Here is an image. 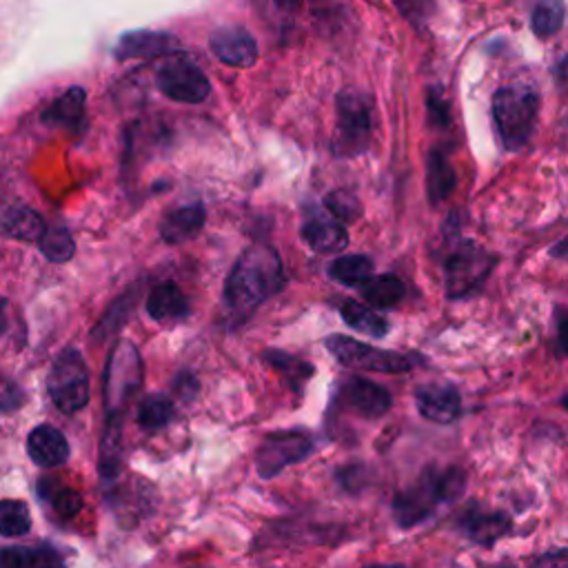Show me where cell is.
Listing matches in <instances>:
<instances>
[{
  "mask_svg": "<svg viewBox=\"0 0 568 568\" xmlns=\"http://www.w3.org/2000/svg\"><path fill=\"white\" fill-rule=\"evenodd\" d=\"M176 416L174 402L167 395H147L140 407H138V425L147 433H155L160 429H165Z\"/></svg>",
  "mask_w": 568,
  "mask_h": 568,
  "instance_id": "obj_25",
  "label": "cell"
},
{
  "mask_svg": "<svg viewBox=\"0 0 568 568\" xmlns=\"http://www.w3.org/2000/svg\"><path fill=\"white\" fill-rule=\"evenodd\" d=\"M85 101L88 94L80 88L67 90L60 98H56L49 109L43 114V123L54 125V127H67V129H78L85 120Z\"/></svg>",
  "mask_w": 568,
  "mask_h": 568,
  "instance_id": "obj_20",
  "label": "cell"
},
{
  "mask_svg": "<svg viewBox=\"0 0 568 568\" xmlns=\"http://www.w3.org/2000/svg\"><path fill=\"white\" fill-rule=\"evenodd\" d=\"M155 85L170 101L183 105L205 103L211 94L205 71L185 58H172L162 65L155 76Z\"/></svg>",
  "mask_w": 568,
  "mask_h": 568,
  "instance_id": "obj_9",
  "label": "cell"
},
{
  "mask_svg": "<svg viewBox=\"0 0 568 568\" xmlns=\"http://www.w3.org/2000/svg\"><path fill=\"white\" fill-rule=\"evenodd\" d=\"M176 389L181 391V395H185L189 399L198 393V380L189 373H183L181 378H176Z\"/></svg>",
  "mask_w": 568,
  "mask_h": 568,
  "instance_id": "obj_35",
  "label": "cell"
},
{
  "mask_svg": "<svg viewBox=\"0 0 568 568\" xmlns=\"http://www.w3.org/2000/svg\"><path fill=\"white\" fill-rule=\"evenodd\" d=\"M329 276L345 287H360L373 276V260L360 254L336 258L329 265Z\"/></svg>",
  "mask_w": 568,
  "mask_h": 568,
  "instance_id": "obj_26",
  "label": "cell"
},
{
  "mask_svg": "<svg viewBox=\"0 0 568 568\" xmlns=\"http://www.w3.org/2000/svg\"><path fill=\"white\" fill-rule=\"evenodd\" d=\"M313 447V438L304 431H278L267 436L256 453L258 475L263 479H274L287 466L306 460Z\"/></svg>",
  "mask_w": 568,
  "mask_h": 568,
  "instance_id": "obj_10",
  "label": "cell"
},
{
  "mask_svg": "<svg viewBox=\"0 0 568 568\" xmlns=\"http://www.w3.org/2000/svg\"><path fill=\"white\" fill-rule=\"evenodd\" d=\"M360 293L373 309H391L404 300V295H407V287H404L399 278L384 274L364 280L360 285Z\"/></svg>",
  "mask_w": 568,
  "mask_h": 568,
  "instance_id": "obj_21",
  "label": "cell"
},
{
  "mask_svg": "<svg viewBox=\"0 0 568 568\" xmlns=\"http://www.w3.org/2000/svg\"><path fill=\"white\" fill-rule=\"evenodd\" d=\"M27 453L32 462H36L38 466L54 468V466H62L69 460V444L58 429L49 425H40L27 438Z\"/></svg>",
  "mask_w": 568,
  "mask_h": 568,
  "instance_id": "obj_17",
  "label": "cell"
},
{
  "mask_svg": "<svg viewBox=\"0 0 568 568\" xmlns=\"http://www.w3.org/2000/svg\"><path fill=\"white\" fill-rule=\"evenodd\" d=\"M391 393L364 378H349L343 386H340V404L345 409H349L351 414L367 418V420H375L389 414L391 409Z\"/></svg>",
  "mask_w": 568,
  "mask_h": 568,
  "instance_id": "obj_11",
  "label": "cell"
},
{
  "mask_svg": "<svg viewBox=\"0 0 568 568\" xmlns=\"http://www.w3.org/2000/svg\"><path fill=\"white\" fill-rule=\"evenodd\" d=\"M466 489V475L457 466H451L447 471H425V475L397 494L393 502V518L397 526L411 529L431 518V513L447 502L457 500Z\"/></svg>",
  "mask_w": 568,
  "mask_h": 568,
  "instance_id": "obj_2",
  "label": "cell"
},
{
  "mask_svg": "<svg viewBox=\"0 0 568 568\" xmlns=\"http://www.w3.org/2000/svg\"><path fill=\"white\" fill-rule=\"evenodd\" d=\"M373 138V98L364 92L349 90L338 96V125L334 153L353 158L369 149Z\"/></svg>",
  "mask_w": 568,
  "mask_h": 568,
  "instance_id": "obj_4",
  "label": "cell"
},
{
  "mask_svg": "<svg viewBox=\"0 0 568 568\" xmlns=\"http://www.w3.org/2000/svg\"><path fill=\"white\" fill-rule=\"evenodd\" d=\"M142 386V360L138 349L123 340L114 349L107 375H105V407H107V425H120L123 414L127 411L131 397Z\"/></svg>",
  "mask_w": 568,
  "mask_h": 568,
  "instance_id": "obj_5",
  "label": "cell"
},
{
  "mask_svg": "<svg viewBox=\"0 0 568 568\" xmlns=\"http://www.w3.org/2000/svg\"><path fill=\"white\" fill-rule=\"evenodd\" d=\"M564 0H540L531 14V30L540 38H550L564 27Z\"/></svg>",
  "mask_w": 568,
  "mask_h": 568,
  "instance_id": "obj_28",
  "label": "cell"
},
{
  "mask_svg": "<svg viewBox=\"0 0 568 568\" xmlns=\"http://www.w3.org/2000/svg\"><path fill=\"white\" fill-rule=\"evenodd\" d=\"M40 252L49 263H67L76 254V242L71 233L62 227L45 229L40 235Z\"/></svg>",
  "mask_w": 568,
  "mask_h": 568,
  "instance_id": "obj_29",
  "label": "cell"
},
{
  "mask_svg": "<svg viewBox=\"0 0 568 568\" xmlns=\"http://www.w3.org/2000/svg\"><path fill=\"white\" fill-rule=\"evenodd\" d=\"M324 209H327V213H332L343 224H349V222H356L362 218V202L349 189H334L327 198H324Z\"/></svg>",
  "mask_w": 568,
  "mask_h": 568,
  "instance_id": "obj_32",
  "label": "cell"
},
{
  "mask_svg": "<svg viewBox=\"0 0 568 568\" xmlns=\"http://www.w3.org/2000/svg\"><path fill=\"white\" fill-rule=\"evenodd\" d=\"M265 360L276 369V371H280L295 389L300 386V384H304L306 380H311L313 378V364H309L306 360H302V358H295V356H291V353H285V351H267L265 353Z\"/></svg>",
  "mask_w": 568,
  "mask_h": 568,
  "instance_id": "obj_31",
  "label": "cell"
},
{
  "mask_svg": "<svg viewBox=\"0 0 568 568\" xmlns=\"http://www.w3.org/2000/svg\"><path fill=\"white\" fill-rule=\"evenodd\" d=\"M457 185V176L442 151H431L427 158V194L431 202H442Z\"/></svg>",
  "mask_w": 568,
  "mask_h": 568,
  "instance_id": "obj_23",
  "label": "cell"
},
{
  "mask_svg": "<svg viewBox=\"0 0 568 568\" xmlns=\"http://www.w3.org/2000/svg\"><path fill=\"white\" fill-rule=\"evenodd\" d=\"M0 229H3V233L14 240L34 242V240H40V235L45 231V222L34 209L16 207L0 216Z\"/></svg>",
  "mask_w": 568,
  "mask_h": 568,
  "instance_id": "obj_24",
  "label": "cell"
},
{
  "mask_svg": "<svg viewBox=\"0 0 568 568\" xmlns=\"http://www.w3.org/2000/svg\"><path fill=\"white\" fill-rule=\"evenodd\" d=\"M540 94L531 85H509L494 96V123L507 151L522 149L535 129Z\"/></svg>",
  "mask_w": 568,
  "mask_h": 568,
  "instance_id": "obj_3",
  "label": "cell"
},
{
  "mask_svg": "<svg viewBox=\"0 0 568 568\" xmlns=\"http://www.w3.org/2000/svg\"><path fill=\"white\" fill-rule=\"evenodd\" d=\"M564 247H566V242L561 240V242H559V245H557V247L553 250V254H555V256H559V258H564Z\"/></svg>",
  "mask_w": 568,
  "mask_h": 568,
  "instance_id": "obj_37",
  "label": "cell"
},
{
  "mask_svg": "<svg viewBox=\"0 0 568 568\" xmlns=\"http://www.w3.org/2000/svg\"><path fill=\"white\" fill-rule=\"evenodd\" d=\"M416 404L422 418L436 425H451L460 418L462 399L453 384L449 382H429L418 386Z\"/></svg>",
  "mask_w": 568,
  "mask_h": 568,
  "instance_id": "obj_13",
  "label": "cell"
},
{
  "mask_svg": "<svg viewBox=\"0 0 568 568\" xmlns=\"http://www.w3.org/2000/svg\"><path fill=\"white\" fill-rule=\"evenodd\" d=\"M429 116H431V123H436V125H440V127H447V125H449V107H447V103H444L440 96H436V94L429 96Z\"/></svg>",
  "mask_w": 568,
  "mask_h": 568,
  "instance_id": "obj_34",
  "label": "cell"
},
{
  "mask_svg": "<svg viewBox=\"0 0 568 568\" xmlns=\"http://www.w3.org/2000/svg\"><path fill=\"white\" fill-rule=\"evenodd\" d=\"M189 300L183 293V289L174 282L158 285L149 298H147V313L155 322H172V320H183L189 315Z\"/></svg>",
  "mask_w": 568,
  "mask_h": 568,
  "instance_id": "obj_19",
  "label": "cell"
},
{
  "mask_svg": "<svg viewBox=\"0 0 568 568\" xmlns=\"http://www.w3.org/2000/svg\"><path fill=\"white\" fill-rule=\"evenodd\" d=\"M51 402L62 414H78L90 402V369L85 358L76 349H65L47 378Z\"/></svg>",
  "mask_w": 568,
  "mask_h": 568,
  "instance_id": "obj_7",
  "label": "cell"
},
{
  "mask_svg": "<svg viewBox=\"0 0 568 568\" xmlns=\"http://www.w3.org/2000/svg\"><path fill=\"white\" fill-rule=\"evenodd\" d=\"M300 235L306 245L317 254H340L349 245L347 227L327 211L311 213L304 220Z\"/></svg>",
  "mask_w": 568,
  "mask_h": 568,
  "instance_id": "obj_14",
  "label": "cell"
},
{
  "mask_svg": "<svg viewBox=\"0 0 568 568\" xmlns=\"http://www.w3.org/2000/svg\"><path fill=\"white\" fill-rule=\"evenodd\" d=\"M285 287V267L276 250L252 247L242 254L224 285V302L235 317H250Z\"/></svg>",
  "mask_w": 568,
  "mask_h": 568,
  "instance_id": "obj_1",
  "label": "cell"
},
{
  "mask_svg": "<svg viewBox=\"0 0 568 568\" xmlns=\"http://www.w3.org/2000/svg\"><path fill=\"white\" fill-rule=\"evenodd\" d=\"M62 564L56 550L51 548H25V546H12L0 550V566L3 568H32V566H54Z\"/></svg>",
  "mask_w": 568,
  "mask_h": 568,
  "instance_id": "obj_27",
  "label": "cell"
},
{
  "mask_svg": "<svg viewBox=\"0 0 568 568\" xmlns=\"http://www.w3.org/2000/svg\"><path fill=\"white\" fill-rule=\"evenodd\" d=\"M209 45L216 58L229 67L247 69L258 60V43L245 27H220L211 34Z\"/></svg>",
  "mask_w": 568,
  "mask_h": 568,
  "instance_id": "obj_12",
  "label": "cell"
},
{
  "mask_svg": "<svg viewBox=\"0 0 568 568\" xmlns=\"http://www.w3.org/2000/svg\"><path fill=\"white\" fill-rule=\"evenodd\" d=\"M47 498L54 505L56 513L65 518H73L76 513H80V509H83V498H80V494H76L73 489H65V486L62 489L47 494Z\"/></svg>",
  "mask_w": 568,
  "mask_h": 568,
  "instance_id": "obj_33",
  "label": "cell"
},
{
  "mask_svg": "<svg viewBox=\"0 0 568 568\" xmlns=\"http://www.w3.org/2000/svg\"><path fill=\"white\" fill-rule=\"evenodd\" d=\"M178 47L176 38L170 34L160 32H131L120 38L116 47L118 60H131V58H153V56H165Z\"/></svg>",
  "mask_w": 568,
  "mask_h": 568,
  "instance_id": "obj_18",
  "label": "cell"
},
{
  "mask_svg": "<svg viewBox=\"0 0 568 568\" xmlns=\"http://www.w3.org/2000/svg\"><path fill=\"white\" fill-rule=\"evenodd\" d=\"M324 345H327V349L340 364H345L347 369H353V371L404 373L414 367V360L404 353L378 349V347L364 345V343H360L356 338H347V336H329Z\"/></svg>",
  "mask_w": 568,
  "mask_h": 568,
  "instance_id": "obj_8",
  "label": "cell"
},
{
  "mask_svg": "<svg viewBox=\"0 0 568 568\" xmlns=\"http://www.w3.org/2000/svg\"><path fill=\"white\" fill-rule=\"evenodd\" d=\"M462 533L482 546H491L511 531V518L502 511L471 509L462 518Z\"/></svg>",
  "mask_w": 568,
  "mask_h": 568,
  "instance_id": "obj_15",
  "label": "cell"
},
{
  "mask_svg": "<svg viewBox=\"0 0 568 568\" xmlns=\"http://www.w3.org/2000/svg\"><path fill=\"white\" fill-rule=\"evenodd\" d=\"M3 306H5V302H3V300H0V311H3Z\"/></svg>",
  "mask_w": 568,
  "mask_h": 568,
  "instance_id": "obj_38",
  "label": "cell"
},
{
  "mask_svg": "<svg viewBox=\"0 0 568 568\" xmlns=\"http://www.w3.org/2000/svg\"><path fill=\"white\" fill-rule=\"evenodd\" d=\"M269 5L282 16H293L300 8V0H269Z\"/></svg>",
  "mask_w": 568,
  "mask_h": 568,
  "instance_id": "obj_36",
  "label": "cell"
},
{
  "mask_svg": "<svg viewBox=\"0 0 568 568\" xmlns=\"http://www.w3.org/2000/svg\"><path fill=\"white\" fill-rule=\"evenodd\" d=\"M340 315L347 327L369 338H384L389 334V322L382 315H378L371 306L360 304L356 300H345L340 306Z\"/></svg>",
  "mask_w": 568,
  "mask_h": 568,
  "instance_id": "obj_22",
  "label": "cell"
},
{
  "mask_svg": "<svg viewBox=\"0 0 568 568\" xmlns=\"http://www.w3.org/2000/svg\"><path fill=\"white\" fill-rule=\"evenodd\" d=\"M498 258L473 240H462L444 258V287L451 300L468 298L491 276Z\"/></svg>",
  "mask_w": 568,
  "mask_h": 568,
  "instance_id": "obj_6",
  "label": "cell"
},
{
  "mask_svg": "<svg viewBox=\"0 0 568 568\" xmlns=\"http://www.w3.org/2000/svg\"><path fill=\"white\" fill-rule=\"evenodd\" d=\"M32 515L25 502L5 500L0 502V535L5 537H21L30 533Z\"/></svg>",
  "mask_w": 568,
  "mask_h": 568,
  "instance_id": "obj_30",
  "label": "cell"
},
{
  "mask_svg": "<svg viewBox=\"0 0 568 568\" xmlns=\"http://www.w3.org/2000/svg\"><path fill=\"white\" fill-rule=\"evenodd\" d=\"M207 211L200 202L185 205L178 209H172L165 218L160 220V237L167 242V245H183V242L192 240L194 235L200 233L205 227Z\"/></svg>",
  "mask_w": 568,
  "mask_h": 568,
  "instance_id": "obj_16",
  "label": "cell"
}]
</instances>
